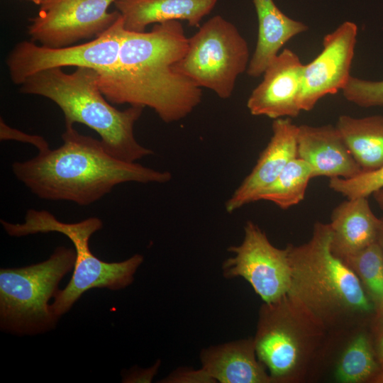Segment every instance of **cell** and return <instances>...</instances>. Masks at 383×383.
I'll use <instances>...</instances> for the list:
<instances>
[{"label": "cell", "instance_id": "1", "mask_svg": "<svg viewBox=\"0 0 383 383\" xmlns=\"http://www.w3.org/2000/svg\"><path fill=\"white\" fill-rule=\"evenodd\" d=\"M188 44L179 21L125 29L116 66L99 72L101 92L112 104L150 108L166 123L186 118L202 98L201 88L175 70Z\"/></svg>", "mask_w": 383, "mask_h": 383}, {"label": "cell", "instance_id": "2", "mask_svg": "<svg viewBox=\"0 0 383 383\" xmlns=\"http://www.w3.org/2000/svg\"><path fill=\"white\" fill-rule=\"evenodd\" d=\"M63 144L55 150L12 164L15 177L40 199L90 205L125 182L165 183L168 171H159L109 154L101 140L65 126Z\"/></svg>", "mask_w": 383, "mask_h": 383}, {"label": "cell", "instance_id": "3", "mask_svg": "<svg viewBox=\"0 0 383 383\" xmlns=\"http://www.w3.org/2000/svg\"><path fill=\"white\" fill-rule=\"evenodd\" d=\"M330 224L316 222L308 242L287 245V295L333 338L353 331L375 309L353 270L332 252Z\"/></svg>", "mask_w": 383, "mask_h": 383}, {"label": "cell", "instance_id": "4", "mask_svg": "<svg viewBox=\"0 0 383 383\" xmlns=\"http://www.w3.org/2000/svg\"><path fill=\"white\" fill-rule=\"evenodd\" d=\"M19 91L53 101L62 111L65 126L78 123L94 130L106 151L117 159L135 162L154 153L134 135L144 108L130 106L121 111L111 105L99 88V72L94 69L77 67L72 73L62 68L41 71L26 79Z\"/></svg>", "mask_w": 383, "mask_h": 383}, {"label": "cell", "instance_id": "5", "mask_svg": "<svg viewBox=\"0 0 383 383\" xmlns=\"http://www.w3.org/2000/svg\"><path fill=\"white\" fill-rule=\"evenodd\" d=\"M1 223L11 236L56 232L65 235L73 243L76 259L72 278L65 289H58L50 305V311L59 318L88 290H119L130 285L144 260L140 254L116 262H106L96 257L90 250L89 240L103 227L101 220L97 217L68 223L59 221L46 210L30 209L26 211L23 223H12L1 219Z\"/></svg>", "mask_w": 383, "mask_h": 383}, {"label": "cell", "instance_id": "6", "mask_svg": "<svg viewBox=\"0 0 383 383\" xmlns=\"http://www.w3.org/2000/svg\"><path fill=\"white\" fill-rule=\"evenodd\" d=\"M253 339L272 382L283 383L304 379L332 338L286 295L262 305Z\"/></svg>", "mask_w": 383, "mask_h": 383}, {"label": "cell", "instance_id": "7", "mask_svg": "<svg viewBox=\"0 0 383 383\" xmlns=\"http://www.w3.org/2000/svg\"><path fill=\"white\" fill-rule=\"evenodd\" d=\"M74 249L60 246L41 262L0 270V327L15 335H35L55 328L58 319L49 300L73 270Z\"/></svg>", "mask_w": 383, "mask_h": 383}, {"label": "cell", "instance_id": "8", "mask_svg": "<svg viewBox=\"0 0 383 383\" xmlns=\"http://www.w3.org/2000/svg\"><path fill=\"white\" fill-rule=\"evenodd\" d=\"M250 60L248 43L237 27L216 15L189 38L187 50L175 70L199 87L226 99L238 77L247 71Z\"/></svg>", "mask_w": 383, "mask_h": 383}, {"label": "cell", "instance_id": "9", "mask_svg": "<svg viewBox=\"0 0 383 383\" xmlns=\"http://www.w3.org/2000/svg\"><path fill=\"white\" fill-rule=\"evenodd\" d=\"M124 32L120 13L109 28L87 43L51 48L32 40L19 42L6 60L10 79L20 86L29 77L55 68L76 67L91 68L99 72L109 71L117 63Z\"/></svg>", "mask_w": 383, "mask_h": 383}, {"label": "cell", "instance_id": "10", "mask_svg": "<svg viewBox=\"0 0 383 383\" xmlns=\"http://www.w3.org/2000/svg\"><path fill=\"white\" fill-rule=\"evenodd\" d=\"M228 250L233 255L223 263L226 278H244L264 303L275 302L287 294L291 284L287 246L276 248L257 225L248 221L242 243Z\"/></svg>", "mask_w": 383, "mask_h": 383}, {"label": "cell", "instance_id": "11", "mask_svg": "<svg viewBox=\"0 0 383 383\" xmlns=\"http://www.w3.org/2000/svg\"><path fill=\"white\" fill-rule=\"evenodd\" d=\"M116 0H49L29 19L28 33L33 42L61 48L96 38L120 16L108 11Z\"/></svg>", "mask_w": 383, "mask_h": 383}, {"label": "cell", "instance_id": "12", "mask_svg": "<svg viewBox=\"0 0 383 383\" xmlns=\"http://www.w3.org/2000/svg\"><path fill=\"white\" fill-rule=\"evenodd\" d=\"M357 26L345 21L323 39V49L304 65L300 98L302 111L312 110L327 95L342 91L351 75L350 68L357 43Z\"/></svg>", "mask_w": 383, "mask_h": 383}, {"label": "cell", "instance_id": "13", "mask_svg": "<svg viewBox=\"0 0 383 383\" xmlns=\"http://www.w3.org/2000/svg\"><path fill=\"white\" fill-rule=\"evenodd\" d=\"M304 67L294 51L284 49L279 53L265 69L262 80L248 99L250 114L274 120L296 117L301 111Z\"/></svg>", "mask_w": 383, "mask_h": 383}, {"label": "cell", "instance_id": "14", "mask_svg": "<svg viewBox=\"0 0 383 383\" xmlns=\"http://www.w3.org/2000/svg\"><path fill=\"white\" fill-rule=\"evenodd\" d=\"M298 130L299 126L290 118L274 120L268 144L252 171L226 203L228 213L257 201L260 194L275 181L290 161L297 157Z\"/></svg>", "mask_w": 383, "mask_h": 383}, {"label": "cell", "instance_id": "15", "mask_svg": "<svg viewBox=\"0 0 383 383\" xmlns=\"http://www.w3.org/2000/svg\"><path fill=\"white\" fill-rule=\"evenodd\" d=\"M297 157L311 166L313 178L349 179L362 172L336 126H299Z\"/></svg>", "mask_w": 383, "mask_h": 383}, {"label": "cell", "instance_id": "16", "mask_svg": "<svg viewBox=\"0 0 383 383\" xmlns=\"http://www.w3.org/2000/svg\"><path fill=\"white\" fill-rule=\"evenodd\" d=\"M201 368L221 383H270L272 379L258 360L254 339L249 338L204 348Z\"/></svg>", "mask_w": 383, "mask_h": 383}, {"label": "cell", "instance_id": "17", "mask_svg": "<svg viewBox=\"0 0 383 383\" xmlns=\"http://www.w3.org/2000/svg\"><path fill=\"white\" fill-rule=\"evenodd\" d=\"M329 224L331 250L344 260L377 241L380 218L372 212L367 198L359 197L338 204Z\"/></svg>", "mask_w": 383, "mask_h": 383}, {"label": "cell", "instance_id": "18", "mask_svg": "<svg viewBox=\"0 0 383 383\" xmlns=\"http://www.w3.org/2000/svg\"><path fill=\"white\" fill-rule=\"evenodd\" d=\"M218 0H116L114 6L121 13L124 28L143 32L152 23L187 21L192 27L199 26Z\"/></svg>", "mask_w": 383, "mask_h": 383}, {"label": "cell", "instance_id": "19", "mask_svg": "<svg viewBox=\"0 0 383 383\" xmlns=\"http://www.w3.org/2000/svg\"><path fill=\"white\" fill-rule=\"evenodd\" d=\"M252 1L257 16L258 35L246 72L256 78L263 74L280 49L292 38L306 31L308 26L286 16L273 0Z\"/></svg>", "mask_w": 383, "mask_h": 383}, {"label": "cell", "instance_id": "20", "mask_svg": "<svg viewBox=\"0 0 383 383\" xmlns=\"http://www.w3.org/2000/svg\"><path fill=\"white\" fill-rule=\"evenodd\" d=\"M336 127L362 172L383 166V116L341 115Z\"/></svg>", "mask_w": 383, "mask_h": 383}, {"label": "cell", "instance_id": "21", "mask_svg": "<svg viewBox=\"0 0 383 383\" xmlns=\"http://www.w3.org/2000/svg\"><path fill=\"white\" fill-rule=\"evenodd\" d=\"M353 331L334 367V380L340 383L363 382L371 378L377 370L368 336L363 332L352 335Z\"/></svg>", "mask_w": 383, "mask_h": 383}, {"label": "cell", "instance_id": "22", "mask_svg": "<svg viewBox=\"0 0 383 383\" xmlns=\"http://www.w3.org/2000/svg\"><path fill=\"white\" fill-rule=\"evenodd\" d=\"M312 178L311 166L297 157L290 161L275 181L260 194L258 201H270L281 209H287L304 199Z\"/></svg>", "mask_w": 383, "mask_h": 383}, {"label": "cell", "instance_id": "23", "mask_svg": "<svg viewBox=\"0 0 383 383\" xmlns=\"http://www.w3.org/2000/svg\"><path fill=\"white\" fill-rule=\"evenodd\" d=\"M343 261L357 276L375 312L383 316V255L377 241Z\"/></svg>", "mask_w": 383, "mask_h": 383}, {"label": "cell", "instance_id": "24", "mask_svg": "<svg viewBox=\"0 0 383 383\" xmlns=\"http://www.w3.org/2000/svg\"><path fill=\"white\" fill-rule=\"evenodd\" d=\"M328 187L347 199L367 198L383 188V166L372 171L362 172L349 179L331 178Z\"/></svg>", "mask_w": 383, "mask_h": 383}, {"label": "cell", "instance_id": "25", "mask_svg": "<svg viewBox=\"0 0 383 383\" xmlns=\"http://www.w3.org/2000/svg\"><path fill=\"white\" fill-rule=\"evenodd\" d=\"M342 92L347 101L358 106H383V80L372 81L351 76Z\"/></svg>", "mask_w": 383, "mask_h": 383}, {"label": "cell", "instance_id": "26", "mask_svg": "<svg viewBox=\"0 0 383 383\" xmlns=\"http://www.w3.org/2000/svg\"><path fill=\"white\" fill-rule=\"evenodd\" d=\"M0 138L1 140H16L33 145L38 149V151H43L49 148L46 140L40 135H29L17 129L12 128L1 118L0 123Z\"/></svg>", "mask_w": 383, "mask_h": 383}, {"label": "cell", "instance_id": "27", "mask_svg": "<svg viewBox=\"0 0 383 383\" xmlns=\"http://www.w3.org/2000/svg\"><path fill=\"white\" fill-rule=\"evenodd\" d=\"M161 382L169 383L216 382L201 367L197 370L189 368L177 369Z\"/></svg>", "mask_w": 383, "mask_h": 383}, {"label": "cell", "instance_id": "28", "mask_svg": "<svg viewBox=\"0 0 383 383\" xmlns=\"http://www.w3.org/2000/svg\"><path fill=\"white\" fill-rule=\"evenodd\" d=\"M160 365V362L157 361L152 367L143 370H138L133 372L129 377H127L126 380L128 382H150L152 381L153 377L157 373L158 368Z\"/></svg>", "mask_w": 383, "mask_h": 383}, {"label": "cell", "instance_id": "29", "mask_svg": "<svg viewBox=\"0 0 383 383\" xmlns=\"http://www.w3.org/2000/svg\"><path fill=\"white\" fill-rule=\"evenodd\" d=\"M372 196L376 201L377 205L383 211V188L373 193Z\"/></svg>", "mask_w": 383, "mask_h": 383}, {"label": "cell", "instance_id": "30", "mask_svg": "<svg viewBox=\"0 0 383 383\" xmlns=\"http://www.w3.org/2000/svg\"><path fill=\"white\" fill-rule=\"evenodd\" d=\"M377 241L381 248L383 255V217L380 218V225Z\"/></svg>", "mask_w": 383, "mask_h": 383}, {"label": "cell", "instance_id": "31", "mask_svg": "<svg viewBox=\"0 0 383 383\" xmlns=\"http://www.w3.org/2000/svg\"><path fill=\"white\" fill-rule=\"evenodd\" d=\"M27 1H31L33 4L40 5V6L44 2V0H27Z\"/></svg>", "mask_w": 383, "mask_h": 383}, {"label": "cell", "instance_id": "32", "mask_svg": "<svg viewBox=\"0 0 383 383\" xmlns=\"http://www.w3.org/2000/svg\"><path fill=\"white\" fill-rule=\"evenodd\" d=\"M380 353H381V355H382V359L383 360V338L380 342Z\"/></svg>", "mask_w": 383, "mask_h": 383}, {"label": "cell", "instance_id": "33", "mask_svg": "<svg viewBox=\"0 0 383 383\" xmlns=\"http://www.w3.org/2000/svg\"><path fill=\"white\" fill-rule=\"evenodd\" d=\"M49 1V0H44V2H45V1ZM44 2H43V3H44Z\"/></svg>", "mask_w": 383, "mask_h": 383}]
</instances>
